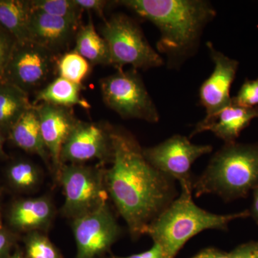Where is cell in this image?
Segmentation results:
<instances>
[{
    "label": "cell",
    "mask_w": 258,
    "mask_h": 258,
    "mask_svg": "<svg viewBox=\"0 0 258 258\" xmlns=\"http://www.w3.org/2000/svg\"><path fill=\"white\" fill-rule=\"evenodd\" d=\"M111 138V166L105 169L107 192L131 237L138 240L147 226L179 196L176 181L146 160L143 148L125 129L113 127Z\"/></svg>",
    "instance_id": "1"
},
{
    "label": "cell",
    "mask_w": 258,
    "mask_h": 258,
    "mask_svg": "<svg viewBox=\"0 0 258 258\" xmlns=\"http://www.w3.org/2000/svg\"><path fill=\"white\" fill-rule=\"evenodd\" d=\"M141 18L160 32L157 47L167 57V66L178 69L195 55L204 29L216 16L211 3L205 0H122Z\"/></svg>",
    "instance_id": "2"
},
{
    "label": "cell",
    "mask_w": 258,
    "mask_h": 258,
    "mask_svg": "<svg viewBox=\"0 0 258 258\" xmlns=\"http://www.w3.org/2000/svg\"><path fill=\"white\" fill-rule=\"evenodd\" d=\"M181 194L144 230V235L160 244L167 258H175L187 241L206 230H228L233 220L250 217L249 210L217 215L200 208L192 200V189Z\"/></svg>",
    "instance_id": "3"
},
{
    "label": "cell",
    "mask_w": 258,
    "mask_h": 258,
    "mask_svg": "<svg viewBox=\"0 0 258 258\" xmlns=\"http://www.w3.org/2000/svg\"><path fill=\"white\" fill-rule=\"evenodd\" d=\"M258 186V142L225 144L201 175L194 177L197 198L215 195L224 201L245 198Z\"/></svg>",
    "instance_id": "4"
},
{
    "label": "cell",
    "mask_w": 258,
    "mask_h": 258,
    "mask_svg": "<svg viewBox=\"0 0 258 258\" xmlns=\"http://www.w3.org/2000/svg\"><path fill=\"white\" fill-rule=\"evenodd\" d=\"M100 34L106 40L111 54V66L118 70L125 64L135 69L161 67L164 59L148 42L139 24L122 13L103 20Z\"/></svg>",
    "instance_id": "5"
},
{
    "label": "cell",
    "mask_w": 258,
    "mask_h": 258,
    "mask_svg": "<svg viewBox=\"0 0 258 258\" xmlns=\"http://www.w3.org/2000/svg\"><path fill=\"white\" fill-rule=\"evenodd\" d=\"M100 88L106 106L122 118L159 122V111L137 69L118 70L102 79Z\"/></svg>",
    "instance_id": "6"
},
{
    "label": "cell",
    "mask_w": 258,
    "mask_h": 258,
    "mask_svg": "<svg viewBox=\"0 0 258 258\" xmlns=\"http://www.w3.org/2000/svg\"><path fill=\"white\" fill-rule=\"evenodd\" d=\"M57 182L62 185L64 195L61 212L74 220L94 211L108 203L105 183V169L83 164L61 166Z\"/></svg>",
    "instance_id": "7"
},
{
    "label": "cell",
    "mask_w": 258,
    "mask_h": 258,
    "mask_svg": "<svg viewBox=\"0 0 258 258\" xmlns=\"http://www.w3.org/2000/svg\"><path fill=\"white\" fill-rule=\"evenodd\" d=\"M59 56L30 40L17 42L2 81L20 88L28 95L34 91L37 93L57 74Z\"/></svg>",
    "instance_id": "8"
},
{
    "label": "cell",
    "mask_w": 258,
    "mask_h": 258,
    "mask_svg": "<svg viewBox=\"0 0 258 258\" xmlns=\"http://www.w3.org/2000/svg\"><path fill=\"white\" fill-rule=\"evenodd\" d=\"M212 149L211 145H197L176 134L154 147L143 148V154L154 169L179 181L181 189H192L191 166Z\"/></svg>",
    "instance_id": "9"
},
{
    "label": "cell",
    "mask_w": 258,
    "mask_h": 258,
    "mask_svg": "<svg viewBox=\"0 0 258 258\" xmlns=\"http://www.w3.org/2000/svg\"><path fill=\"white\" fill-rule=\"evenodd\" d=\"M77 246L75 258H105L120 238L122 229L108 203L72 220Z\"/></svg>",
    "instance_id": "10"
},
{
    "label": "cell",
    "mask_w": 258,
    "mask_h": 258,
    "mask_svg": "<svg viewBox=\"0 0 258 258\" xmlns=\"http://www.w3.org/2000/svg\"><path fill=\"white\" fill-rule=\"evenodd\" d=\"M112 128L109 125L79 120L62 148L61 165L83 164L97 159L103 164L111 163Z\"/></svg>",
    "instance_id": "11"
},
{
    "label": "cell",
    "mask_w": 258,
    "mask_h": 258,
    "mask_svg": "<svg viewBox=\"0 0 258 258\" xmlns=\"http://www.w3.org/2000/svg\"><path fill=\"white\" fill-rule=\"evenodd\" d=\"M207 46L215 68L200 88V104L206 116L195 127L211 123L222 110L232 105L230 88L238 69L239 62L216 50L212 42H208Z\"/></svg>",
    "instance_id": "12"
},
{
    "label": "cell",
    "mask_w": 258,
    "mask_h": 258,
    "mask_svg": "<svg viewBox=\"0 0 258 258\" xmlns=\"http://www.w3.org/2000/svg\"><path fill=\"white\" fill-rule=\"evenodd\" d=\"M37 108L44 143L50 155L52 172L56 181L61 169L60 153L64 142L79 119L73 108L40 103Z\"/></svg>",
    "instance_id": "13"
},
{
    "label": "cell",
    "mask_w": 258,
    "mask_h": 258,
    "mask_svg": "<svg viewBox=\"0 0 258 258\" xmlns=\"http://www.w3.org/2000/svg\"><path fill=\"white\" fill-rule=\"evenodd\" d=\"M80 22L33 10L29 25V40L55 55H62L75 40L81 27Z\"/></svg>",
    "instance_id": "14"
},
{
    "label": "cell",
    "mask_w": 258,
    "mask_h": 258,
    "mask_svg": "<svg viewBox=\"0 0 258 258\" xmlns=\"http://www.w3.org/2000/svg\"><path fill=\"white\" fill-rule=\"evenodd\" d=\"M55 216V205L50 198L45 195L15 203L10 212V221L18 230L45 233Z\"/></svg>",
    "instance_id": "15"
},
{
    "label": "cell",
    "mask_w": 258,
    "mask_h": 258,
    "mask_svg": "<svg viewBox=\"0 0 258 258\" xmlns=\"http://www.w3.org/2000/svg\"><path fill=\"white\" fill-rule=\"evenodd\" d=\"M258 118V107L243 108L231 105L222 110L211 123L195 127L190 138L204 132H211L225 144L236 142L241 132L247 128L254 118Z\"/></svg>",
    "instance_id": "16"
},
{
    "label": "cell",
    "mask_w": 258,
    "mask_h": 258,
    "mask_svg": "<svg viewBox=\"0 0 258 258\" xmlns=\"http://www.w3.org/2000/svg\"><path fill=\"white\" fill-rule=\"evenodd\" d=\"M10 139L17 147L30 154H36L51 167L50 155L42 138L38 113L32 105L22 115L9 132Z\"/></svg>",
    "instance_id": "17"
},
{
    "label": "cell",
    "mask_w": 258,
    "mask_h": 258,
    "mask_svg": "<svg viewBox=\"0 0 258 258\" xmlns=\"http://www.w3.org/2000/svg\"><path fill=\"white\" fill-rule=\"evenodd\" d=\"M83 88L82 85L57 77L35 93V101L32 104L46 103L66 108L80 106L88 109L91 108V105L81 96Z\"/></svg>",
    "instance_id": "18"
},
{
    "label": "cell",
    "mask_w": 258,
    "mask_h": 258,
    "mask_svg": "<svg viewBox=\"0 0 258 258\" xmlns=\"http://www.w3.org/2000/svg\"><path fill=\"white\" fill-rule=\"evenodd\" d=\"M74 41V50L92 66H111L109 47L101 34L96 31L91 16L86 25L80 27Z\"/></svg>",
    "instance_id": "19"
},
{
    "label": "cell",
    "mask_w": 258,
    "mask_h": 258,
    "mask_svg": "<svg viewBox=\"0 0 258 258\" xmlns=\"http://www.w3.org/2000/svg\"><path fill=\"white\" fill-rule=\"evenodd\" d=\"M32 10L30 0H0V25L17 42L28 41Z\"/></svg>",
    "instance_id": "20"
},
{
    "label": "cell",
    "mask_w": 258,
    "mask_h": 258,
    "mask_svg": "<svg viewBox=\"0 0 258 258\" xmlns=\"http://www.w3.org/2000/svg\"><path fill=\"white\" fill-rule=\"evenodd\" d=\"M29 95L23 90L0 81V130L9 133L19 118L32 106Z\"/></svg>",
    "instance_id": "21"
},
{
    "label": "cell",
    "mask_w": 258,
    "mask_h": 258,
    "mask_svg": "<svg viewBox=\"0 0 258 258\" xmlns=\"http://www.w3.org/2000/svg\"><path fill=\"white\" fill-rule=\"evenodd\" d=\"M92 64L73 50L59 56L57 60L58 77L76 84L82 85L91 72Z\"/></svg>",
    "instance_id": "22"
},
{
    "label": "cell",
    "mask_w": 258,
    "mask_h": 258,
    "mask_svg": "<svg viewBox=\"0 0 258 258\" xmlns=\"http://www.w3.org/2000/svg\"><path fill=\"white\" fill-rule=\"evenodd\" d=\"M8 177L19 189L32 191L40 186L42 173L39 166L29 161H19L10 166Z\"/></svg>",
    "instance_id": "23"
},
{
    "label": "cell",
    "mask_w": 258,
    "mask_h": 258,
    "mask_svg": "<svg viewBox=\"0 0 258 258\" xmlns=\"http://www.w3.org/2000/svg\"><path fill=\"white\" fill-rule=\"evenodd\" d=\"M32 10L60 18L81 21L83 10L75 0H30Z\"/></svg>",
    "instance_id": "24"
},
{
    "label": "cell",
    "mask_w": 258,
    "mask_h": 258,
    "mask_svg": "<svg viewBox=\"0 0 258 258\" xmlns=\"http://www.w3.org/2000/svg\"><path fill=\"white\" fill-rule=\"evenodd\" d=\"M25 255L28 258H63L45 232H29L25 237Z\"/></svg>",
    "instance_id": "25"
},
{
    "label": "cell",
    "mask_w": 258,
    "mask_h": 258,
    "mask_svg": "<svg viewBox=\"0 0 258 258\" xmlns=\"http://www.w3.org/2000/svg\"><path fill=\"white\" fill-rule=\"evenodd\" d=\"M232 104L243 108L258 107V78L245 80L237 94L232 98Z\"/></svg>",
    "instance_id": "26"
},
{
    "label": "cell",
    "mask_w": 258,
    "mask_h": 258,
    "mask_svg": "<svg viewBox=\"0 0 258 258\" xmlns=\"http://www.w3.org/2000/svg\"><path fill=\"white\" fill-rule=\"evenodd\" d=\"M16 42L15 37L0 25V81H3Z\"/></svg>",
    "instance_id": "27"
},
{
    "label": "cell",
    "mask_w": 258,
    "mask_h": 258,
    "mask_svg": "<svg viewBox=\"0 0 258 258\" xmlns=\"http://www.w3.org/2000/svg\"><path fill=\"white\" fill-rule=\"evenodd\" d=\"M231 258H258V241H249L230 252Z\"/></svg>",
    "instance_id": "28"
},
{
    "label": "cell",
    "mask_w": 258,
    "mask_h": 258,
    "mask_svg": "<svg viewBox=\"0 0 258 258\" xmlns=\"http://www.w3.org/2000/svg\"><path fill=\"white\" fill-rule=\"evenodd\" d=\"M75 2L83 11L87 10L88 12H93L103 20H106L104 18V10L110 2L105 0H75Z\"/></svg>",
    "instance_id": "29"
},
{
    "label": "cell",
    "mask_w": 258,
    "mask_h": 258,
    "mask_svg": "<svg viewBox=\"0 0 258 258\" xmlns=\"http://www.w3.org/2000/svg\"><path fill=\"white\" fill-rule=\"evenodd\" d=\"M105 258H167L165 252L160 244L154 242L152 248L141 253L132 254V255L120 257V256L111 255Z\"/></svg>",
    "instance_id": "30"
},
{
    "label": "cell",
    "mask_w": 258,
    "mask_h": 258,
    "mask_svg": "<svg viewBox=\"0 0 258 258\" xmlns=\"http://www.w3.org/2000/svg\"><path fill=\"white\" fill-rule=\"evenodd\" d=\"M14 243L13 235L5 231L0 230V258H10Z\"/></svg>",
    "instance_id": "31"
},
{
    "label": "cell",
    "mask_w": 258,
    "mask_h": 258,
    "mask_svg": "<svg viewBox=\"0 0 258 258\" xmlns=\"http://www.w3.org/2000/svg\"><path fill=\"white\" fill-rule=\"evenodd\" d=\"M191 258H231L230 252H225L215 247H208L202 249Z\"/></svg>",
    "instance_id": "32"
},
{
    "label": "cell",
    "mask_w": 258,
    "mask_h": 258,
    "mask_svg": "<svg viewBox=\"0 0 258 258\" xmlns=\"http://www.w3.org/2000/svg\"><path fill=\"white\" fill-rule=\"evenodd\" d=\"M252 193H253V198H252L250 210H249V215L258 225V186L252 191Z\"/></svg>",
    "instance_id": "33"
},
{
    "label": "cell",
    "mask_w": 258,
    "mask_h": 258,
    "mask_svg": "<svg viewBox=\"0 0 258 258\" xmlns=\"http://www.w3.org/2000/svg\"><path fill=\"white\" fill-rule=\"evenodd\" d=\"M10 258H28L26 257L25 254L23 253L22 251L18 250L15 251V252L13 254H11Z\"/></svg>",
    "instance_id": "34"
},
{
    "label": "cell",
    "mask_w": 258,
    "mask_h": 258,
    "mask_svg": "<svg viewBox=\"0 0 258 258\" xmlns=\"http://www.w3.org/2000/svg\"><path fill=\"white\" fill-rule=\"evenodd\" d=\"M3 134H2L1 130H0V155H2V154H3Z\"/></svg>",
    "instance_id": "35"
}]
</instances>
